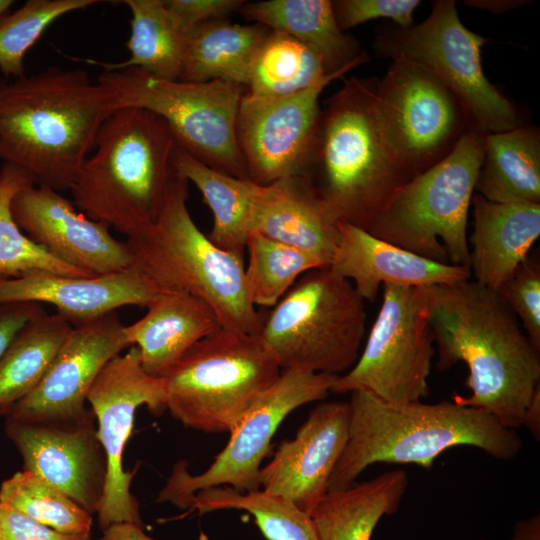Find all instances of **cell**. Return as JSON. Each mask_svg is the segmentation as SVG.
I'll use <instances>...</instances> for the list:
<instances>
[{"mask_svg": "<svg viewBox=\"0 0 540 540\" xmlns=\"http://www.w3.org/2000/svg\"><path fill=\"white\" fill-rule=\"evenodd\" d=\"M436 343L437 369L468 367L471 395L452 401L482 410L509 429L522 426L540 387L539 351L497 290L468 279L421 287Z\"/></svg>", "mask_w": 540, "mask_h": 540, "instance_id": "1", "label": "cell"}, {"mask_svg": "<svg viewBox=\"0 0 540 540\" xmlns=\"http://www.w3.org/2000/svg\"><path fill=\"white\" fill-rule=\"evenodd\" d=\"M116 111L112 94L82 69H47L0 78V159L25 170L35 185L71 190Z\"/></svg>", "mask_w": 540, "mask_h": 540, "instance_id": "2", "label": "cell"}, {"mask_svg": "<svg viewBox=\"0 0 540 540\" xmlns=\"http://www.w3.org/2000/svg\"><path fill=\"white\" fill-rule=\"evenodd\" d=\"M349 432L328 492L356 483L375 463L415 464L431 468L443 451L472 446L499 460H511L523 447L514 429L490 414L453 401L387 403L364 390L351 392Z\"/></svg>", "mask_w": 540, "mask_h": 540, "instance_id": "3", "label": "cell"}, {"mask_svg": "<svg viewBox=\"0 0 540 540\" xmlns=\"http://www.w3.org/2000/svg\"><path fill=\"white\" fill-rule=\"evenodd\" d=\"M377 79L351 77L321 108L303 173L329 216L368 230L407 176L384 137Z\"/></svg>", "mask_w": 540, "mask_h": 540, "instance_id": "4", "label": "cell"}, {"mask_svg": "<svg viewBox=\"0 0 540 540\" xmlns=\"http://www.w3.org/2000/svg\"><path fill=\"white\" fill-rule=\"evenodd\" d=\"M178 146L156 114L134 107L116 110L102 124L70 190L75 207L127 237L153 224L176 174Z\"/></svg>", "mask_w": 540, "mask_h": 540, "instance_id": "5", "label": "cell"}, {"mask_svg": "<svg viewBox=\"0 0 540 540\" xmlns=\"http://www.w3.org/2000/svg\"><path fill=\"white\" fill-rule=\"evenodd\" d=\"M189 181L172 179L157 220L127 237L133 266L162 291H181L207 304L222 328L260 334L266 315L248 295L243 257L222 250L193 221Z\"/></svg>", "mask_w": 540, "mask_h": 540, "instance_id": "6", "label": "cell"}, {"mask_svg": "<svg viewBox=\"0 0 540 540\" xmlns=\"http://www.w3.org/2000/svg\"><path fill=\"white\" fill-rule=\"evenodd\" d=\"M486 134L471 129L440 162L398 187L367 232L428 259L468 268L467 220Z\"/></svg>", "mask_w": 540, "mask_h": 540, "instance_id": "7", "label": "cell"}, {"mask_svg": "<svg viewBox=\"0 0 540 540\" xmlns=\"http://www.w3.org/2000/svg\"><path fill=\"white\" fill-rule=\"evenodd\" d=\"M281 370L259 334L221 328L163 377L166 410L187 428L230 433Z\"/></svg>", "mask_w": 540, "mask_h": 540, "instance_id": "8", "label": "cell"}, {"mask_svg": "<svg viewBox=\"0 0 540 540\" xmlns=\"http://www.w3.org/2000/svg\"><path fill=\"white\" fill-rule=\"evenodd\" d=\"M364 300L328 266L303 274L266 315L260 337L280 368L340 376L357 362Z\"/></svg>", "mask_w": 540, "mask_h": 540, "instance_id": "9", "label": "cell"}, {"mask_svg": "<svg viewBox=\"0 0 540 540\" xmlns=\"http://www.w3.org/2000/svg\"><path fill=\"white\" fill-rule=\"evenodd\" d=\"M97 82L112 94L116 110L134 107L156 114L193 158L219 172L249 179L236 139L244 87L221 80H166L135 67L105 70Z\"/></svg>", "mask_w": 540, "mask_h": 540, "instance_id": "10", "label": "cell"}, {"mask_svg": "<svg viewBox=\"0 0 540 540\" xmlns=\"http://www.w3.org/2000/svg\"><path fill=\"white\" fill-rule=\"evenodd\" d=\"M486 42L461 22L454 0H436L417 25L383 24L373 49L380 57L405 59L432 72L456 95L473 126L488 134L522 124L516 106L484 73L481 48Z\"/></svg>", "mask_w": 540, "mask_h": 540, "instance_id": "11", "label": "cell"}, {"mask_svg": "<svg viewBox=\"0 0 540 540\" xmlns=\"http://www.w3.org/2000/svg\"><path fill=\"white\" fill-rule=\"evenodd\" d=\"M375 103L386 142L408 180L440 162L475 128L438 77L405 59L392 60L377 79Z\"/></svg>", "mask_w": 540, "mask_h": 540, "instance_id": "12", "label": "cell"}, {"mask_svg": "<svg viewBox=\"0 0 540 540\" xmlns=\"http://www.w3.org/2000/svg\"><path fill=\"white\" fill-rule=\"evenodd\" d=\"M382 303L357 362L332 393L364 390L394 405L429 394L434 338L420 288L382 286Z\"/></svg>", "mask_w": 540, "mask_h": 540, "instance_id": "13", "label": "cell"}, {"mask_svg": "<svg viewBox=\"0 0 540 540\" xmlns=\"http://www.w3.org/2000/svg\"><path fill=\"white\" fill-rule=\"evenodd\" d=\"M337 378L326 373L281 370L278 379L230 432L228 443L212 464L201 474L191 475L185 461L176 463L157 501L188 509L194 494L204 489L229 486L242 493L259 490L261 463L278 426L298 407L325 399Z\"/></svg>", "mask_w": 540, "mask_h": 540, "instance_id": "14", "label": "cell"}, {"mask_svg": "<svg viewBox=\"0 0 540 540\" xmlns=\"http://www.w3.org/2000/svg\"><path fill=\"white\" fill-rule=\"evenodd\" d=\"M87 401L107 460L106 483L97 511L99 529L103 531L116 522H130L144 528L139 503L130 491L135 472L124 470L123 455L136 409L145 405L154 415L166 410L164 379L146 373L139 349L130 346L125 354L111 359L100 371Z\"/></svg>", "mask_w": 540, "mask_h": 540, "instance_id": "15", "label": "cell"}, {"mask_svg": "<svg viewBox=\"0 0 540 540\" xmlns=\"http://www.w3.org/2000/svg\"><path fill=\"white\" fill-rule=\"evenodd\" d=\"M330 82L275 98L244 92L236 139L250 180L268 185L303 173L320 117L319 97Z\"/></svg>", "mask_w": 540, "mask_h": 540, "instance_id": "16", "label": "cell"}, {"mask_svg": "<svg viewBox=\"0 0 540 540\" xmlns=\"http://www.w3.org/2000/svg\"><path fill=\"white\" fill-rule=\"evenodd\" d=\"M90 413L65 421L5 418L4 431L19 451L24 470L61 490L90 514L97 513L107 460Z\"/></svg>", "mask_w": 540, "mask_h": 540, "instance_id": "17", "label": "cell"}, {"mask_svg": "<svg viewBox=\"0 0 540 540\" xmlns=\"http://www.w3.org/2000/svg\"><path fill=\"white\" fill-rule=\"evenodd\" d=\"M130 347L116 311L73 326L37 387L5 417L18 421H65L91 412L88 392L104 366Z\"/></svg>", "mask_w": 540, "mask_h": 540, "instance_id": "18", "label": "cell"}, {"mask_svg": "<svg viewBox=\"0 0 540 540\" xmlns=\"http://www.w3.org/2000/svg\"><path fill=\"white\" fill-rule=\"evenodd\" d=\"M11 211L33 243L75 268L106 275L133 267L126 243L115 239L107 224L78 213L58 191L28 185L13 197Z\"/></svg>", "mask_w": 540, "mask_h": 540, "instance_id": "19", "label": "cell"}, {"mask_svg": "<svg viewBox=\"0 0 540 540\" xmlns=\"http://www.w3.org/2000/svg\"><path fill=\"white\" fill-rule=\"evenodd\" d=\"M348 402L315 406L295 437L283 440L260 469L262 490L309 513L328 493L331 474L348 440Z\"/></svg>", "mask_w": 540, "mask_h": 540, "instance_id": "20", "label": "cell"}, {"mask_svg": "<svg viewBox=\"0 0 540 540\" xmlns=\"http://www.w3.org/2000/svg\"><path fill=\"white\" fill-rule=\"evenodd\" d=\"M162 290L137 267L89 277L45 271L0 278V305L48 303L72 326L87 323L127 305L148 307Z\"/></svg>", "mask_w": 540, "mask_h": 540, "instance_id": "21", "label": "cell"}, {"mask_svg": "<svg viewBox=\"0 0 540 540\" xmlns=\"http://www.w3.org/2000/svg\"><path fill=\"white\" fill-rule=\"evenodd\" d=\"M337 228L328 267L349 280L364 301L374 302L385 284L421 288L471 279L466 267L417 255L349 223L337 222Z\"/></svg>", "mask_w": 540, "mask_h": 540, "instance_id": "22", "label": "cell"}, {"mask_svg": "<svg viewBox=\"0 0 540 540\" xmlns=\"http://www.w3.org/2000/svg\"><path fill=\"white\" fill-rule=\"evenodd\" d=\"M473 231L467 237L473 281L498 290L527 259L540 235V204L498 203L472 197Z\"/></svg>", "mask_w": 540, "mask_h": 540, "instance_id": "23", "label": "cell"}, {"mask_svg": "<svg viewBox=\"0 0 540 540\" xmlns=\"http://www.w3.org/2000/svg\"><path fill=\"white\" fill-rule=\"evenodd\" d=\"M222 328L211 308L181 291H161L146 314L125 325L130 346L140 352L143 369L163 378L203 338Z\"/></svg>", "mask_w": 540, "mask_h": 540, "instance_id": "24", "label": "cell"}, {"mask_svg": "<svg viewBox=\"0 0 540 540\" xmlns=\"http://www.w3.org/2000/svg\"><path fill=\"white\" fill-rule=\"evenodd\" d=\"M252 233L303 250L329 265L338 241L337 223L302 176L262 185Z\"/></svg>", "mask_w": 540, "mask_h": 540, "instance_id": "25", "label": "cell"}, {"mask_svg": "<svg viewBox=\"0 0 540 540\" xmlns=\"http://www.w3.org/2000/svg\"><path fill=\"white\" fill-rule=\"evenodd\" d=\"M240 13L302 42L318 54L328 74L349 72L369 59L359 42L339 28L331 0L245 2Z\"/></svg>", "mask_w": 540, "mask_h": 540, "instance_id": "26", "label": "cell"}, {"mask_svg": "<svg viewBox=\"0 0 540 540\" xmlns=\"http://www.w3.org/2000/svg\"><path fill=\"white\" fill-rule=\"evenodd\" d=\"M408 482L396 469L328 492L308 513L319 540H371L380 519L398 510Z\"/></svg>", "mask_w": 540, "mask_h": 540, "instance_id": "27", "label": "cell"}, {"mask_svg": "<svg viewBox=\"0 0 540 540\" xmlns=\"http://www.w3.org/2000/svg\"><path fill=\"white\" fill-rule=\"evenodd\" d=\"M269 31L259 23L240 25L226 19L192 27L187 34L180 80H221L245 88L252 61Z\"/></svg>", "mask_w": 540, "mask_h": 540, "instance_id": "28", "label": "cell"}, {"mask_svg": "<svg viewBox=\"0 0 540 540\" xmlns=\"http://www.w3.org/2000/svg\"><path fill=\"white\" fill-rule=\"evenodd\" d=\"M475 191L492 202L540 204L538 127L486 134Z\"/></svg>", "mask_w": 540, "mask_h": 540, "instance_id": "29", "label": "cell"}, {"mask_svg": "<svg viewBox=\"0 0 540 540\" xmlns=\"http://www.w3.org/2000/svg\"><path fill=\"white\" fill-rule=\"evenodd\" d=\"M173 163L175 172L198 188L213 214L209 239L222 250L243 257L262 185L219 172L179 146Z\"/></svg>", "mask_w": 540, "mask_h": 540, "instance_id": "30", "label": "cell"}, {"mask_svg": "<svg viewBox=\"0 0 540 540\" xmlns=\"http://www.w3.org/2000/svg\"><path fill=\"white\" fill-rule=\"evenodd\" d=\"M131 12L126 43L130 57L119 63L88 61L105 70L135 67L161 79L180 80L189 32L166 8L164 0H125Z\"/></svg>", "mask_w": 540, "mask_h": 540, "instance_id": "31", "label": "cell"}, {"mask_svg": "<svg viewBox=\"0 0 540 540\" xmlns=\"http://www.w3.org/2000/svg\"><path fill=\"white\" fill-rule=\"evenodd\" d=\"M73 326L47 313L27 323L0 357V416L6 417L41 382Z\"/></svg>", "mask_w": 540, "mask_h": 540, "instance_id": "32", "label": "cell"}, {"mask_svg": "<svg viewBox=\"0 0 540 540\" xmlns=\"http://www.w3.org/2000/svg\"><path fill=\"white\" fill-rule=\"evenodd\" d=\"M346 73L328 74L312 49L285 32L270 29L252 61L245 92L261 98L282 97Z\"/></svg>", "mask_w": 540, "mask_h": 540, "instance_id": "33", "label": "cell"}, {"mask_svg": "<svg viewBox=\"0 0 540 540\" xmlns=\"http://www.w3.org/2000/svg\"><path fill=\"white\" fill-rule=\"evenodd\" d=\"M245 510L267 540H319L308 513L290 501L263 490L239 492L229 486L201 490L190 501L189 512Z\"/></svg>", "mask_w": 540, "mask_h": 540, "instance_id": "34", "label": "cell"}, {"mask_svg": "<svg viewBox=\"0 0 540 540\" xmlns=\"http://www.w3.org/2000/svg\"><path fill=\"white\" fill-rule=\"evenodd\" d=\"M31 184L34 182L29 173L3 162L0 169V278H18L39 271L95 276L52 256L20 230L13 218L11 203L19 190Z\"/></svg>", "mask_w": 540, "mask_h": 540, "instance_id": "35", "label": "cell"}, {"mask_svg": "<svg viewBox=\"0 0 540 540\" xmlns=\"http://www.w3.org/2000/svg\"><path fill=\"white\" fill-rule=\"evenodd\" d=\"M245 280L252 304L273 307L306 272L326 266L298 248L252 233L247 240Z\"/></svg>", "mask_w": 540, "mask_h": 540, "instance_id": "36", "label": "cell"}, {"mask_svg": "<svg viewBox=\"0 0 540 540\" xmlns=\"http://www.w3.org/2000/svg\"><path fill=\"white\" fill-rule=\"evenodd\" d=\"M0 502L59 532L91 533L92 514L28 470L1 483Z\"/></svg>", "mask_w": 540, "mask_h": 540, "instance_id": "37", "label": "cell"}, {"mask_svg": "<svg viewBox=\"0 0 540 540\" xmlns=\"http://www.w3.org/2000/svg\"><path fill=\"white\" fill-rule=\"evenodd\" d=\"M97 0H28L0 19V71L7 79L25 75L24 56L59 17Z\"/></svg>", "mask_w": 540, "mask_h": 540, "instance_id": "38", "label": "cell"}, {"mask_svg": "<svg viewBox=\"0 0 540 540\" xmlns=\"http://www.w3.org/2000/svg\"><path fill=\"white\" fill-rule=\"evenodd\" d=\"M522 323L525 334L540 351V268L524 260L514 274L497 290Z\"/></svg>", "mask_w": 540, "mask_h": 540, "instance_id": "39", "label": "cell"}, {"mask_svg": "<svg viewBox=\"0 0 540 540\" xmlns=\"http://www.w3.org/2000/svg\"><path fill=\"white\" fill-rule=\"evenodd\" d=\"M419 0H335L333 12L339 28L345 32L372 19H389L400 28L413 25V13Z\"/></svg>", "mask_w": 540, "mask_h": 540, "instance_id": "40", "label": "cell"}, {"mask_svg": "<svg viewBox=\"0 0 540 540\" xmlns=\"http://www.w3.org/2000/svg\"><path fill=\"white\" fill-rule=\"evenodd\" d=\"M0 528L4 540H91V533L67 534L59 532L1 502Z\"/></svg>", "mask_w": 540, "mask_h": 540, "instance_id": "41", "label": "cell"}, {"mask_svg": "<svg viewBox=\"0 0 540 540\" xmlns=\"http://www.w3.org/2000/svg\"><path fill=\"white\" fill-rule=\"evenodd\" d=\"M244 0H164L166 8L188 30L192 27L240 12Z\"/></svg>", "mask_w": 540, "mask_h": 540, "instance_id": "42", "label": "cell"}, {"mask_svg": "<svg viewBox=\"0 0 540 540\" xmlns=\"http://www.w3.org/2000/svg\"><path fill=\"white\" fill-rule=\"evenodd\" d=\"M46 314L41 303L12 302L0 305V357L16 334L30 321Z\"/></svg>", "mask_w": 540, "mask_h": 540, "instance_id": "43", "label": "cell"}, {"mask_svg": "<svg viewBox=\"0 0 540 540\" xmlns=\"http://www.w3.org/2000/svg\"><path fill=\"white\" fill-rule=\"evenodd\" d=\"M100 540H155L143 528L130 522H116L102 531Z\"/></svg>", "mask_w": 540, "mask_h": 540, "instance_id": "44", "label": "cell"}, {"mask_svg": "<svg viewBox=\"0 0 540 540\" xmlns=\"http://www.w3.org/2000/svg\"><path fill=\"white\" fill-rule=\"evenodd\" d=\"M530 3L527 0H465V6L484 10L489 13L501 14L517 9Z\"/></svg>", "mask_w": 540, "mask_h": 540, "instance_id": "45", "label": "cell"}, {"mask_svg": "<svg viewBox=\"0 0 540 540\" xmlns=\"http://www.w3.org/2000/svg\"><path fill=\"white\" fill-rule=\"evenodd\" d=\"M522 426L528 428L535 440L540 439V387L534 392L525 411Z\"/></svg>", "mask_w": 540, "mask_h": 540, "instance_id": "46", "label": "cell"}, {"mask_svg": "<svg viewBox=\"0 0 540 540\" xmlns=\"http://www.w3.org/2000/svg\"><path fill=\"white\" fill-rule=\"evenodd\" d=\"M510 540H540L539 514L518 521L513 528Z\"/></svg>", "mask_w": 540, "mask_h": 540, "instance_id": "47", "label": "cell"}, {"mask_svg": "<svg viewBox=\"0 0 540 540\" xmlns=\"http://www.w3.org/2000/svg\"><path fill=\"white\" fill-rule=\"evenodd\" d=\"M13 4L11 0H0V19L9 13V8Z\"/></svg>", "mask_w": 540, "mask_h": 540, "instance_id": "48", "label": "cell"}, {"mask_svg": "<svg viewBox=\"0 0 540 540\" xmlns=\"http://www.w3.org/2000/svg\"><path fill=\"white\" fill-rule=\"evenodd\" d=\"M0 540H4V536H3L1 528H0Z\"/></svg>", "mask_w": 540, "mask_h": 540, "instance_id": "49", "label": "cell"}]
</instances>
